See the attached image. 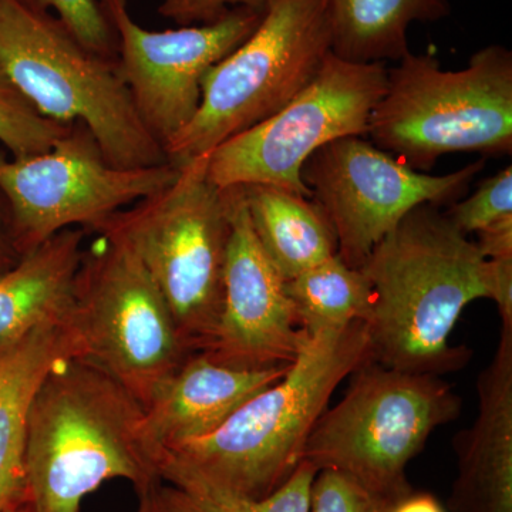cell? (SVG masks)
I'll list each match as a JSON object with an SVG mask.
<instances>
[{"label":"cell","mask_w":512,"mask_h":512,"mask_svg":"<svg viewBox=\"0 0 512 512\" xmlns=\"http://www.w3.org/2000/svg\"><path fill=\"white\" fill-rule=\"evenodd\" d=\"M360 269L373 292L370 360L440 377L466 367L473 352L451 346L450 336L471 302L491 299L490 262L446 212L414 208Z\"/></svg>","instance_id":"1"},{"label":"cell","mask_w":512,"mask_h":512,"mask_svg":"<svg viewBox=\"0 0 512 512\" xmlns=\"http://www.w3.org/2000/svg\"><path fill=\"white\" fill-rule=\"evenodd\" d=\"M144 407L109 372L82 356L43 377L26 417L25 503L32 512H80L110 480L137 494L161 484Z\"/></svg>","instance_id":"2"},{"label":"cell","mask_w":512,"mask_h":512,"mask_svg":"<svg viewBox=\"0 0 512 512\" xmlns=\"http://www.w3.org/2000/svg\"><path fill=\"white\" fill-rule=\"evenodd\" d=\"M367 360L365 322L313 333L284 377L220 429L163 451L161 483L192 480L252 500L269 497L302 463L306 441L339 384Z\"/></svg>","instance_id":"3"},{"label":"cell","mask_w":512,"mask_h":512,"mask_svg":"<svg viewBox=\"0 0 512 512\" xmlns=\"http://www.w3.org/2000/svg\"><path fill=\"white\" fill-rule=\"evenodd\" d=\"M366 137L420 173L451 153L511 156V50L485 46L461 70H444L431 52L407 53L387 70Z\"/></svg>","instance_id":"4"},{"label":"cell","mask_w":512,"mask_h":512,"mask_svg":"<svg viewBox=\"0 0 512 512\" xmlns=\"http://www.w3.org/2000/svg\"><path fill=\"white\" fill-rule=\"evenodd\" d=\"M0 67L46 119L89 128L114 167L168 163L138 116L117 59L87 49L55 13L0 0Z\"/></svg>","instance_id":"5"},{"label":"cell","mask_w":512,"mask_h":512,"mask_svg":"<svg viewBox=\"0 0 512 512\" xmlns=\"http://www.w3.org/2000/svg\"><path fill=\"white\" fill-rule=\"evenodd\" d=\"M208 163L210 153L183 165L173 183L94 232H113L136 252L194 353L204 352L217 330L232 232L234 192L212 183Z\"/></svg>","instance_id":"6"},{"label":"cell","mask_w":512,"mask_h":512,"mask_svg":"<svg viewBox=\"0 0 512 512\" xmlns=\"http://www.w3.org/2000/svg\"><path fill=\"white\" fill-rule=\"evenodd\" d=\"M348 392L326 409L303 448L316 471H338L392 508L413 493L407 466L431 434L458 419L463 400L440 376L400 372L367 360Z\"/></svg>","instance_id":"7"},{"label":"cell","mask_w":512,"mask_h":512,"mask_svg":"<svg viewBox=\"0 0 512 512\" xmlns=\"http://www.w3.org/2000/svg\"><path fill=\"white\" fill-rule=\"evenodd\" d=\"M332 53L326 0H269L261 22L202 84L200 109L165 144L183 167L278 113Z\"/></svg>","instance_id":"8"},{"label":"cell","mask_w":512,"mask_h":512,"mask_svg":"<svg viewBox=\"0 0 512 512\" xmlns=\"http://www.w3.org/2000/svg\"><path fill=\"white\" fill-rule=\"evenodd\" d=\"M96 235L83 251L69 329L79 356L103 367L144 407L194 352L136 252L113 232Z\"/></svg>","instance_id":"9"},{"label":"cell","mask_w":512,"mask_h":512,"mask_svg":"<svg viewBox=\"0 0 512 512\" xmlns=\"http://www.w3.org/2000/svg\"><path fill=\"white\" fill-rule=\"evenodd\" d=\"M384 63H352L330 53L312 82L278 113L210 153L208 175L221 190L266 184L312 198L303 164L345 137H366L387 84Z\"/></svg>","instance_id":"10"},{"label":"cell","mask_w":512,"mask_h":512,"mask_svg":"<svg viewBox=\"0 0 512 512\" xmlns=\"http://www.w3.org/2000/svg\"><path fill=\"white\" fill-rule=\"evenodd\" d=\"M178 174L180 168L170 161L114 167L82 123H73L45 153L9 160L0 151V190L22 256L64 229L94 234L114 214L163 190Z\"/></svg>","instance_id":"11"},{"label":"cell","mask_w":512,"mask_h":512,"mask_svg":"<svg viewBox=\"0 0 512 512\" xmlns=\"http://www.w3.org/2000/svg\"><path fill=\"white\" fill-rule=\"evenodd\" d=\"M484 165L481 158L450 174L420 173L353 136L319 148L303 164L301 178L332 222L340 258L360 269L410 211L461 200Z\"/></svg>","instance_id":"12"},{"label":"cell","mask_w":512,"mask_h":512,"mask_svg":"<svg viewBox=\"0 0 512 512\" xmlns=\"http://www.w3.org/2000/svg\"><path fill=\"white\" fill-rule=\"evenodd\" d=\"M117 42V69L147 130L165 144L197 114L202 84L261 22L265 8L232 9L205 25L148 30L128 0H99Z\"/></svg>","instance_id":"13"},{"label":"cell","mask_w":512,"mask_h":512,"mask_svg":"<svg viewBox=\"0 0 512 512\" xmlns=\"http://www.w3.org/2000/svg\"><path fill=\"white\" fill-rule=\"evenodd\" d=\"M232 232L224 271V299L210 346L221 365L262 370L295 362L309 335L285 281L259 245L241 187H232Z\"/></svg>","instance_id":"14"},{"label":"cell","mask_w":512,"mask_h":512,"mask_svg":"<svg viewBox=\"0 0 512 512\" xmlns=\"http://www.w3.org/2000/svg\"><path fill=\"white\" fill-rule=\"evenodd\" d=\"M478 416L454 436L450 512H512V330L477 380Z\"/></svg>","instance_id":"15"},{"label":"cell","mask_w":512,"mask_h":512,"mask_svg":"<svg viewBox=\"0 0 512 512\" xmlns=\"http://www.w3.org/2000/svg\"><path fill=\"white\" fill-rule=\"evenodd\" d=\"M288 369H235L205 353H192L144 406L147 439L158 458L165 450L210 436Z\"/></svg>","instance_id":"16"},{"label":"cell","mask_w":512,"mask_h":512,"mask_svg":"<svg viewBox=\"0 0 512 512\" xmlns=\"http://www.w3.org/2000/svg\"><path fill=\"white\" fill-rule=\"evenodd\" d=\"M79 356L69 326L43 322L0 342V512L25 503L26 417L56 363Z\"/></svg>","instance_id":"17"},{"label":"cell","mask_w":512,"mask_h":512,"mask_svg":"<svg viewBox=\"0 0 512 512\" xmlns=\"http://www.w3.org/2000/svg\"><path fill=\"white\" fill-rule=\"evenodd\" d=\"M87 235L64 229L0 271V342L43 322L69 326Z\"/></svg>","instance_id":"18"},{"label":"cell","mask_w":512,"mask_h":512,"mask_svg":"<svg viewBox=\"0 0 512 512\" xmlns=\"http://www.w3.org/2000/svg\"><path fill=\"white\" fill-rule=\"evenodd\" d=\"M241 188L256 239L285 282L338 254L335 229L318 202L275 185Z\"/></svg>","instance_id":"19"},{"label":"cell","mask_w":512,"mask_h":512,"mask_svg":"<svg viewBox=\"0 0 512 512\" xmlns=\"http://www.w3.org/2000/svg\"><path fill=\"white\" fill-rule=\"evenodd\" d=\"M332 53L352 63L399 62L413 23L450 16V0H326Z\"/></svg>","instance_id":"20"},{"label":"cell","mask_w":512,"mask_h":512,"mask_svg":"<svg viewBox=\"0 0 512 512\" xmlns=\"http://www.w3.org/2000/svg\"><path fill=\"white\" fill-rule=\"evenodd\" d=\"M285 289L309 336L320 330L345 328L353 322L367 323L372 316L369 279L339 254L289 279Z\"/></svg>","instance_id":"21"},{"label":"cell","mask_w":512,"mask_h":512,"mask_svg":"<svg viewBox=\"0 0 512 512\" xmlns=\"http://www.w3.org/2000/svg\"><path fill=\"white\" fill-rule=\"evenodd\" d=\"M318 471L302 460L274 494L262 500L225 493L192 480L161 483L158 498L164 512H311V491Z\"/></svg>","instance_id":"22"},{"label":"cell","mask_w":512,"mask_h":512,"mask_svg":"<svg viewBox=\"0 0 512 512\" xmlns=\"http://www.w3.org/2000/svg\"><path fill=\"white\" fill-rule=\"evenodd\" d=\"M70 126L42 116L0 67V144L12 157L45 153Z\"/></svg>","instance_id":"23"},{"label":"cell","mask_w":512,"mask_h":512,"mask_svg":"<svg viewBox=\"0 0 512 512\" xmlns=\"http://www.w3.org/2000/svg\"><path fill=\"white\" fill-rule=\"evenodd\" d=\"M464 235L478 234L495 222L512 217V167L485 178L476 191L458 200L446 211Z\"/></svg>","instance_id":"24"},{"label":"cell","mask_w":512,"mask_h":512,"mask_svg":"<svg viewBox=\"0 0 512 512\" xmlns=\"http://www.w3.org/2000/svg\"><path fill=\"white\" fill-rule=\"evenodd\" d=\"M29 8L55 13L87 49L117 59V42L99 0H20Z\"/></svg>","instance_id":"25"},{"label":"cell","mask_w":512,"mask_h":512,"mask_svg":"<svg viewBox=\"0 0 512 512\" xmlns=\"http://www.w3.org/2000/svg\"><path fill=\"white\" fill-rule=\"evenodd\" d=\"M390 507L338 471L316 474L311 491V512H389Z\"/></svg>","instance_id":"26"},{"label":"cell","mask_w":512,"mask_h":512,"mask_svg":"<svg viewBox=\"0 0 512 512\" xmlns=\"http://www.w3.org/2000/svg\"><path fill=\"white\" fill-rule=\"evenodd\" d=\"M269 0H163L158 12L178 26L205 25L232 9L265 8Z\"/></svg>","instance_id":"27"},{"label":"cell","mask_w":512,"mask_h":512,"mask_svg":"<svg viewBox=\"0 0 512 512\" xmlns=\"http://www.w3.org/2000/svg\"><path fill=\"white\" fill-rule=\"evenodd\" d=\"M491 301L497 303L503 329L512 330V258L488 259Z\"/></svg>","instance_id":"28"},{"label":"cell","mask_w":512,"mask_h":512,"mask_svg":"<svg viewBox=\"0 0 512 512\" xmlns=\"http://www.w3.org/2000/svg\"><path fill=\"white\" fill-rule=\"evenodd\" d=\"M476 235L477 247L485 258H512V217L495 222Z\"/></svg>","instance_id":"29"},{"label":"cell","mask_w":512,"mask_h":512,"mask_svg":"<svg viewBox=\"0 0 512 512\" xmlns=\"http://www.w3.org/2000/svg\"><path fill=\"white\" fill-rule=\"evenodd\" d=\"M22 258L16 247L12 214L5 195L0 190V271L10 268Z\"/></svg>","instance_id":"30"},{"label":"cell","mask_w":512,"mask_h":512,"mask_svg":"<svg viewBox=\"0 0 512 512\" xmlns=\"http://www.w3.org/2000/svg\"><path fill=\"white\" fill-rule=\"evenodd\" d=\"M389 512H446L443 505L429 493H410L399 503L393 505Z\"/></svg>","instance_id":"31"},{"label":"cell","mask_w":512,"mask_h":512,"mask_svg":"<svg viewBox=\"0 0 512 512\" xmlns=\"http://www.w3.org/2000/svg\"><path fill=\"white\" fill-rule=\"evenodd\" d=\"M158 487H160V484L137 494L138 505L136 512H164L163 507H161L160 498H158Z\"/></svg>","instance_id":"32"},{"label":"cell","mask_w":512,"mask_h":512,"mask_svg":"<svg viewBox=\"0 0 512 512\" xmlns=\"http://www.w3.org/2000/svg\"><path fill=\"white\" fill-rule=\"evenodd\" d=\"M3 512H32L30 510L29 505L26 503H20L13 505V507L8 508V510H5Z\"/></svg>","instance_id":"33"}]
</instances>
